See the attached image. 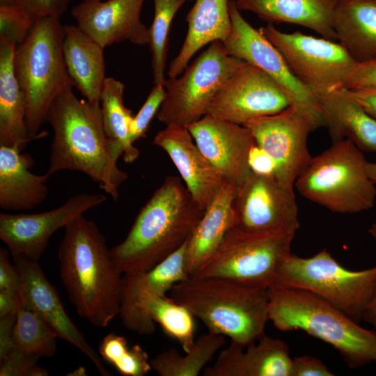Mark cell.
I'll list each match as a JSON object with an SVG mask.
<instances>
[{
	"instance_id": "49",
	"label": "cell",
	"mask_w": 376,
	"mask_h": 376,
	"mask_svg": "<svg viewBox=\"0 0 376 376\" xmlns=\"http://www.w3.org/2000/svg\"><path fill=\"white\" fill-rule=\"evenodd\" d=\"M366 169L368 176L376 184V163L368 162Z\"/></svg>"
},
{
	"instance_id": "16",
	"label": "cell",
	"mask_w": 376,
	"mask_h": 376,
	"mask_svg": "<svg viewBox=\"0 0 376 376\" xmlns=\"http://www.w3.org/2000/svg\"><path fill=\"white\" fill-rule=\"evenodd\" d=\"M235 226L250 231L299 228L294 190L274 176L252 173L237 187L233 201Z\"/></svg>"
},
{
	"instance_id": "21",
	"label": "cell",
	"mask_w": 376,
	"mask_h": 376,
	"mask_svg": "<svg viewBox=\"0 0 376 376\" xmlns=\"http://www.w3.org/2000/svg\"><path fill=\"white\" fill-rule=\"evenodd\" d=\"M153 143L168 154L195 201L205 210L226 181L202 153L188 129L166 125L156 134Z\"/></svg>"
},
{
	"instance_id": "52",
	"label": "cell",
	"mask_w": 376,
	"mask_h": 376,
	"mask_svg": "<svg viewBox=\"0 0 376 376\" xmlns=\"http://www.w3.org/2000/svg\"><path fill=\"white\" fill-rule=\"evenodd\" d=\"M97 1V0H83V1Z\"/></svg>"
},
{
	"instance_id": "8",
	"label": "cell",
	"mask_w": 376,
	"mask_h": 376,
	"mask_svg": "<svg viewBox=\"0 0 376 376\" xmlns=\"http://www.w3.org/2000/svg\"><path fill=\"white\" fill-rule=\"evenodd\" d=\"M272 285L311 292L359 323L376 289V265L353 271L325 249L310 258L290 253L281 261Z\"/></svg>"
},
{
	"instance_id": "4",
	"label": "cell",
	"mask_w": 376,
	"mask_h": 376,
	"mask_svg": "<svg viewBox=\"0 0 376 376\" xmlns=\"http://www.w3.org/2000/svg\"><path fill=\"white\" fill-rule=\"evenodd\" d=\"M170 292L171 298L187 308L211 333L228 336L244 347L265 335L269 321L267 288L189 276Z\"/></svg>"
},
{
	"instance_id": "27",
	"label": "cell",
	"mask_w": 376,
	"mask_h": 376,
	"mask_svg": "<svg viewBox=\"0 0 376 376\" xmlns=\"http://www.w3.org/2000/svg\"><path fill=\"white\" fill-rule=\"evenodd\" d=\"M229 0H196L187 15V33L183 44L169 65V77L181 74L201 48L214 41L224 42L230 35Z\"/></svg>"
},
{
	"instance_id": "44",
	"label": "cell",
	"mask_w": 376,
	"mask_h": 376,
	"mask_svg": "<svg viewBox=\"0 0 376 376\" xmlns=\"http://www.w3.org/2000/svg\"><path fill=\"white\" fill-rule=\"evenodd\" d=\"M248 162L252 173L265 176L276 175V165L273 158L255 143L251 146Z\"/></svg>"
},
{
	"instance_id": "19",
	"label": "cell",
	"mask_w": 376,
	"mask_h": 376,
	"mask_svg": "<svg viewBox=\"0 0 376 376\" xmlns=\"http://www.w3.org/2000/svg\"><path fill=\"white\" fill-rule=\"evenodd\" d=\"M22 278L19 303L36 312L53 329L58 338L75 346L94 363L104 376L110 373L102 359L86 342L68 315L56 288L45 276L38 262L13 260Z\"/></svg>"
},
{
	"instance_id": "28",
	"label": "cell",
	"mask_w": 376,
	"mask_h": 376,
	"mask_svg": "<svg viewBox=\"0 0 376 376\" xmlns=\"http://www.w3.org/2000/svg\"><path fill=\"white\" fill-rule=\"evenodd\" d=\"M63 29V54L71 79L86 100L100 102L107 78L104 48L77 25Z\"/></svg>"
},
{
	"instance_id": "31",
	"label": "cell",
	"mask_w": 376,
	"mask_h": 376,
	"mask_svg": "<svg viewBox=\"0 0 376 376\" xmlns=\"http://www.w3.org/2000/svg\"><path fill=\"white\" fill-rule=\"evenodd\" d=\"M225 336L207 331L196 340L185 355L168 349L151 359L152 370L161 376H196L225 344Z\"/></svg>"
},
{
	"instance_id": "51",
	"label": "cell",
	"mask_w": 376,
	"mask_h": 376,
	"mask_svg": "<svg viewBox=\"0 0 376 376\" xmlns=\"http://www.w3.org/2000/svg\"><path fill=\"white\" fill-rule=\"evenodd\" d=\"M15 4L14 0H0V6Z\"/></svg>"
},
{
	"instance_id": "25",
	"label": "cell",
	"mask_w": 376,
	"mask_h": 376,
	"mask_svg": "<svg viewBox=\"0 0 376 376\" xmlns=\"http://www.w3.org/2000/svg\"><path fill=\"white\" fill-rule=\"evenodd\" d=\"M236 189L235 184L224 183L189 239L185 266L189 276L212 256L228 231L235 226L233 201Z\"/></svg>"
},
{
	"instance_id": "32",
	"label": "cell",
	"mask_w": 376,
	"mask_h": 376,
	"mask_svg": "<svg viewBox=\"0 0 376 376\" xmlns=\"http://www.w3.org/2000/svg\"><path fill=\"white\" fill-rule=\"evenodd\" d=\"M125 86L112 77H107L100 97V107L104 127L109 138L119 142L123 148V160L134 162L139 151L130 137L132 111L123 102Z\"/></svg>"
},
{
	"instance_id": "3",
	"label": "cell",
	"mask_w": 376,
	"mask_h": 376,
	"mask_svg": "<svg viewBox=\"0 0 376 376\" xmlns=\"http://www.w3.org/2000/svg\"><path fill=\"white\" fill-rule=\"evenodd\" d=\"M182 182L167 176L140 210L125 240L110 249L122 274L147 272L188 242L205 210Z\"/></svg>"
},
{
	"instance_id": "47",
	"label": "cell",
	"mask_w": 376,
	"mask_h": 376,
	"mask_svg": "<svg viewBox=\"0 0 376 376\" xmlns=\"http://www.w3.org/2000/svg\"><path fill=\"white\" fill-rule=\"evenodd\" d=\"M19 301V292L0 290V318L17 312Z\"/></svg>"
},
{
	"instance_id": "45",
	"label": "cell",
	"mask_w": 376,
	"mask_h": 376,
	"mask_svg": "<svg viewBox=\"0 0 376 376\" xmlns=\"http://www.w3.org/2000/svg\"><path fill=\"white\" fill-rule=\"evenodd\" d=\"M16 322V312L0 318V360L15 347L13 329Z\"/></svg>"
},
{
	"instance_id": "5",
	"label": "cell",
	"mask_w": 376,
	"mask_h": 376,
	"mask_svg": "<svg viewBox=\"0 0 376 376\" xmlns=\"http://www.w3.org/2000/svg\"><path fill=\"white\" fill-rule=\"evenodd\" d=\"M269 316L283 331L302 330L334 347L352 368L376 362V331L361 327L336 307L307 290L267 288Z\"/></svg>"
},
{
	"instance_id": "11",
	"label": "cell",
	"mask_w": 376,
	"mask_h": 376,
	"mask_svg": "<svg viewBox=\"0 0 376 376\" xmlns=\"http://www.w3.org/2000/svg\"><path fill=\"white\" fill-rule=\"evenodd\" d=\"M259 31L281 53L293 75L316 95L343 86L357 63L339 42L299 31L283 33L271 24Z\"/></svg>"
},
{
	"instance_id": "17",
	"label": "cell",
	"mask_w": 376,
	"mask_h": 376,
	"mask_svg": "<svg viewBox=\"0 0 376 376\" xmlns=\"http://www.w3.org/2000/svg\"><path fill=\"white\" fill-rule=\"evenodd\" d=\"M187 243L151 269L123 275L119 315L125 329L139 335L155 333L150 301L155 297L166 295L175 283L189 276L185 266Z\"/></svg>"
},
{
	"instance_id": "24",
	"label": "cell",
	"mask_w": 376,
	"mask_h": 376,
	"mask_svg": "<svg viewBox=\"0 0 376 376\" xmlns=\"http://www.w3.org/2000/svg\"><path fill=\"white\" fill-rule=\"evenodd\" d=\"M333 142L347 139L361 150L376 153V120L340 86L317 95Z\"/></svg>"
},
{
	"instance_id": "46",
	"label": "cell",
	"mask_w": 376,
	"mask_h": 376,
	"mask_svg": "<svg viewBox=\"0 0 376 376\" xmlns=\"http://www.w3.org/2000/svg\"><path fill=\"white\" fill-rule=\"evenodd\" d=\"M352 97L376 120V87L348 89Z\"/></svg>"
},
{
	"instance_id": "35",
	"label": "cell",
	"mask_w": 376,
	"mask_h": 376,
	"mask_svg": "<svg viewBox=\"0 0 376 376\" xmlns=\"http://www.w3.org/2000/svg\"><path fill=\"white\" fill-rule=\"evenodd\" d=\"M186 1L188 0H153L154 17L151 26L148 29V45L152 55L154 84L164 85L165 82L168 38L171 22Z\"/></svg>"
},
{
	"instance_id": "7",
	"label": "cell",
	"mask_w": 376,
	"mask_h": 376,
	"mask_svg": "<svg viewBox=\"0 0 376 376\" xmlns=\"http://www.w3.org/2000/svg\"><path fill=\"white\" fill-rule=\"evenodd\" d=\"M368 162L350 139L332 145L313 157L295 183L308 200L332 212L358 213L371 209L376 187L367 172Z\"/></svg>"
},
{
	"instance_id": "23",
	"label": "cell",
	"mask_w": 376,
	"mask_h": 376,
	"mask_svg": "<svg viewBox=\"0 0 376 376\" xmlns=\"http://www.w3.org/2000/svg\"><path fill=\"white\" fill-rule=\"evenodd\" d=\"M21 150L18 146L0 145V207L4 211L32 209L48 194L46 182L50 175L31 173L33 159Z\"/></svg>"
},
{
	"instance_id": "12",
	"label": "cell",
	"mask_w": 376,
	"mask_h": 376,
	"mask_svg": "<svg viewBox=\"0 0 376 376\" xmlns=\"http://www.w3.org/2000/svg\"><path fill=\"white\" fill-rule=\"evenodd\" d=\"M232 30L223 42L228 55L257 66L272 77L284 90L290 105L304 113L314 130L325 126L317 95L291 72L277 49L242 16L235 0H229Z\"/></svg>"
},
{
	"instance_id": "2",
	"label": "cell",
	"mask_w": 376,
	"mask_h": 376,
	"mask_svg": "<svg viewBox=\"0 0 376 376\" xmlns=\"http://www.w3.org/2000/svg\"><path fill=\"white\" fill-rule=\"evenodd\" d=\"M58 258L61 281L78 314L107 327L119 315L123 276L96 224L84 214L70 221Z\"/></svg>"
},
{
	"instance_id": "30",
	"label": "cell",
	"mask_w": 376,
	"mask_h": 376,
	"mask_svg": "<svg viewBox=\"0 0 376 376\" xmlns=\"http://www.w3.org/2000/svg\"><path fill=\"white\" fill-rule=\"evenodd\" d=\"M16 45L0 41V145L22 150L30 138L26 103L13 69Z\"/></svg>"
},
{
	"instance_id": "26",
	"label": "cell",
	"mask_w": 376,
	"mask_h": 376,
	"mask_svg": "<svg viewBox=\"0 0 376 376\" xmlns=\"http://www.w3.org/2000/svg\"><path fill=\"white\" fill-rule=\"evenodd\" d=\"M338 0H235L238 10L249 11L269 23H290L337 41L332 18Z\"/></svg>"
},
{
	"instance_id": "20",
	"label": "cell",
	"mask_w": 376,
	"mask_h": 376,
	"mask_svg": "<svg viewBox=\"0 0 376 376\" xmlns=\"http://www.w3.org/2000/svg\"><path fill=\"white\" fill-rule=\"evenodd\" d=\"M144 0L83 1L73 7L77 26L103 48L130 41L148 44V29L140 15Z\"/></svg>"
},
{
	"instance_id": "39",
	"label": "cell",
	"mask_w": 376,
	"mask_h": 376,
	"mask_svg": "<svg viewBox=\"0 0 376 376\" xmlns=\"http://www.w3.org/2000/svg\"><path fill=\"white\" fill-rule=\"evenodd\" d=\"M38 357L14 347L0 360V376H47L48 372L38 364Z\"/></svg>"
},
{
	"instance_id": "10",
	"label": "cell",
	"mask_w": 376,
	"mask_h": 376,
	"mask_svg": "<svg viewBox=\"0 0 376 376\" xmlns=\"http://www.w3.org/2000/svg\"><path fill=\"white\" fill-rule=\"evenodd\" d=\"M246 63L228 55L217 40L187 66L180 77L165 80V97L157 119L166 125L187 127L208 112L216 95L224 83Z\"/></svg>"
},
{
	"instance_id": "40",
	"label": "cell",
	"mask_w": 376,
	"mask_h": 376,
	"mask_svg": "<svg viewBox=\"0 0 376 376\" xmlns=\"http://www.w3.org/2000/svg\"><path fill=\"white\" fill-rule=\"evenodd\" d=\"M343 86L347 89L376 87V58L356 63L349 70Z\"/></svg>"
},
{
	"instance_id": "14",
	"label": "cell",
	"mask_w": 376,
	"mask_h": 376,
	"mask_svg": "<svg viewBox=\"0 0 376 376\" xmlns=\"http://www.w3.org/2000/svg\"><path fill=\"white\" fill-rule=\"evenodd\" d=\"M104 194L81 193L61 206L36 214H0V238L13 260L38 262L51 236L90 209L107 201Z\"/></svg>"
},
{
	"instance_id": "15",
	"label": "cell",
	"mask_w": 376,
	"mask_h": 376,
	"mask_svg": "<svg viewBox=\"0 0 376 376\" xmlns=\"http://www.w3.org/2000/svg\"><path fill=\"white\" fill-rule=\"evenodd\" d=\"M290 105L288 96L272 77L246 63L224 83L207 113L244 125L252 119L277 113Z\"/></svg>"
},
{
	"instance_id": "43",
	"label": "cell",
	"mask_w": 376,
	"mask_h": 376,
	"mask_svg": "<svg viewBox=\"0 0 376 376\" xmlns=\"http://www.w3.org/2000/svg\"><path fill=\"white\" fill-rule=\"evenodd\" d=\"M328 368L318 358L310 355L292 359L291 376H334Z\"/></svg>"
},
{
	"instance_id": "33",
	"label": "cell",
	"mask_w": 376,
	"mask_h": 376,
	"mask_svg": "<svg viewBox=\"0 0 376 376\" xmlns=\"http://www.w3.org/2000/svg\"><path fill=\"white\" fill-rule=\"evenodd\" d=\"M13 337L15 347L38 358L52 357L56 353L58 337L55 331L40 315L20 303Z\"/></svg>"
},
{
	"instance_id": "13",
	"label": "cell",
	"mask_w": 376,
	"mask_h": 376,
	"mask_svg": "<svg viewBox=\"0 0 376 376\" xmlns=\"http://www.w3.org/2000/svg\"><path fill=\"white\" fill-rule=\"evenodd\" d=\"M244 125L250 130L256 144L274 160L275 178L293 189L297 178L313 157L307 146L308 134L314 131L311 120L290 105L277 113L252 119Z\"/></svg>"
},
{
	"instance_id": "1",
	"label": "cell",
	"mask_w": 376,
	"mask_h": 376,
	"mask_svg": "<svg viewBox=\"0 0 376 376\" xmlns=\"http://www.w3.org/2000/svg\"><path fill=\"white\" fill-rule=\"evenodd\" d=\"M73 86L61 90L47 114L54 131L47 173L50 176L63 170L83 173L116 200L119 187L128 178L117 166L123 148L107 135L100 102L79 99Z\"/></svg>"
},
{
	"instance_id": "41",
	"label": "cell",
	"mask_w": 376,
	"mask_h": 376,
	"mask_svg": "<svg viewBox=\"0 0 376 376\" xmlns=\"http://www.w3.org/2000/svg\"><path fill=\"white\" fill-rule=\"evenodd\" d=\"M17 5L33 17L60 18L66 11L71 0H14Z\"/></svg>"
},
{
	"instance_id": "6",
	"label": "cell",
	"mask_w": 376,
	"mask_h": 376,
	"mask_svg": "<svg viewBox=\"0 0 376 376\" xmlns=\"http://www.w3.org/2000/svg\"><path fill=\"white\" fill-rule=\"evenodd\" d=\"M63 26L58 17H37L14 52V72L25 97L26 123L32 140L47 134L39 131L55 97L67 85L75 86L64 61Z\"/></svg>"
},
{
	"instance_id": "37",
	"label": "cell",
	"mask_w": 376,
	"mask_h": 376,
	"mask_svg": "<svg viewBox=\"0 0 376 376\" xmlns=\"http://www.w3.org/2000/svg\"><path fill=\"white\" fill-rule=\"evenodd\" d=\"M36 19L16 4L0 6V41L20 44Z\"/></svg>"
},
{
	"instance_id": "34",
	"label": "cell",
	"mask_w": 376,
	"mask_h": 376,
	"mask_svg": "<svg viewBox=\"0 0 376 376\" xmlns=\"http://www.w3.org/2000/svg\"><path fill=\"white\" fill-rule=\"evenodd\" d=\"M148 310L151 319L188 352L195 342V317L189 310L166 295L152 298Z\"/></svg>"
},
{
	"instance_id": "29",
	"label": "cell",
	"mask_w": 376,
	"mask_h": 376,
	"mask_svg": "<svg viewBox=\"0 0 376 376\" xmlns=\"http://www.w3.org/2000/svg\"><path fill=\"white\" fill-rule=\"evenodd\" d=\"M332 24L337 40L357 63L376 58V0H338Z\"/></svg>"
},
{
	"instance_id": "50",
	"label": "cell",
	"mask_w": 376,
	"mask_h": 376,
	"mask_svg": "<svg viewBox=\"0 0 376 376\" xmlns=\"http://www.w3.org/2000/svg\"><path fill=\"white\" fill-rule=\"evenodd\" d=\"M68 376H86L87 375L86 370L83 366H79L77 369L74 370L72 372L67 374Z\"/></svg>"
},
{
	"instance_id": "18",
	"label": "cell",
	"mask_w": 376,
	"mask_h": 376,
	"mask_svg": "<svg viewBox=\"0 0 376 376\" xmlns=\"http://www.w3.org/2000/svg\"><path fill=\"white\" fill-rule=\"evenodd\" d=\"M187 128L202 153L226 182L237 187L252 173L248 157L256 142L246 126L207 113Z\"/></svg>"
},
{
	"instance_id": "36",
	"label": "cell",
	"mask_w": 376,
	"mask_h": 376,
	"mask_svg": "<svg viewBox=\"0 0 376 376\" xmlns=\"http://www.w3.org/2000/svg\"><path fill=\"white\" fill-rule=\"evenodd\" d=\"M99 352L104 361L125 376H144L152 370L148 354L139 345L130 348L127 340L114 333L102 340Z\"/></svg>"
},
{
	"instance_id": "42",
	"label": "cell",
	"mask_w": 376,
	"mask_h": 376,
	"mask_svg": "<svg viewBox=\"0 0 376 376\" xmlns=\"http://www.w3.org/2000/svg\"><path fill=\"white\" fill-rule=\"evenodd\" d=\"M8 252L5 248L0 249V290L19 292L21 274L16 265L10 262Z\"/></svg>"
},
{
	"instance_id": "9",
	"label": "cell",
	"mask_w": 376,
	"mask_h": 376,
	"mask_svg": "<svg viewBox=\"0 0 376 376\" xmlns=\"http://www.w3.org/2000/svg\"><path fill=\"white\" fill-rule=\"evenodd\" d=\"M295 235L282 230L250 231L233 226L212 256L190 276L269 288L281 261L290 253Z\"/></svg>"
},
{
	"instance_id": "38",
	"label": "cell",
	"mask_w": 376,
	"mask_h": 376,
	"mask_svg": "<svg viewBox=\"0 0 376 376\" xmlns=\"http://www.w3.org/2000/svg\"><path fill=\"white\" fill-rule=\"evenodd\" d=\"M165 94L164 85L154 84L143 104L131 121L130 137L133 143L145 136L152 119L158 113L163 103Z\"/></svg>"
},
{
	"instance_id": "22",
	"label": "cell",
	"mask_w": 376,
	"mask_h": 376,
	"mask_svg": "<svg viewBox=\"0 0 376 376\" xmlns=\"http://www.w3.org/2000/svg\"><path fill=\"white\" fill-rule=\"evenodd\" d=\"M292 358L282 340L264 335L244 347L230 341L203 376H291Z\"/></svg>"
},
{
	"instance_id": "48",
	"label": "cell",
	"mask_w": 376,
	"mask_h": 376,
	"mask_svg": "<svg viewBox=\"0 0 376 376\" xmlns=\"http://www.w3.org/2000/svg\"><path fill=\"white\" fill-rule=\"evenodd\" d=\"M368 233L376 240V223L370 227ZM363 320L371 325L373 329L376 331V289Z\"/></svg>"
}]
</instances>
